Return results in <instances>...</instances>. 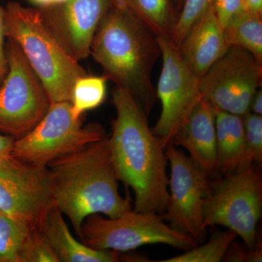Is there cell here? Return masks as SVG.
<instances>
[{"label": "cell", "instance_id": "cell-28", "mask_svg": "<svg viewBox=\"0 0 262 262\" xmlns=\"http://www.w3.org/2000/svg\"><path fill=\"white\" fill-rule=\"evenodd\" d=\"M5 8L0 6V84L8 73V65L5 51Z\"/></svg>", "mask_w": 262, "mask_h": 262}, {"label": "cell", "instance_id": "cell-26", "mask_svg": "<svg viewBox=\"0 0 262 262\" xmlns=\"http://www.w3.org/2000/svg\"><path fill=\"white\" fill-rule=\"evenodd\" d=\"M211 5L223 29L234 16L244 10L243 0H213Z\"/></svg>", "mask_w": 262, "mask_h": 262}, {"label": "cell", "instance_id": "cell-1", "mask_svg": "<svg viewBox=\"0 0 262 262\" xmlns=\"http://www.w3.org/2000/svg\"><path fill=\"white\" fill-rule=\"evenodd\" d=\"M113 101L117 115L108 141L117 179L134 191V211L163 213L169 194L165 147L128 92L116 87Z\"/></svg>", "mask_w": 262, "mask_h": 262}, {"label": "cell", "instance_id": "cell-24", "mask_svg": "<svg viewBox=\"0 0 262 262\" xmlns=\"http://www.w3.org/2000/svg\"><path fill=\"white\" fill-rule=\"evenodd\" d=\"M212 1L213 0H183L182 8L177 15L170 37L178 48L188 31L209 8Z\"/></svg>", "mask_w": 262, "mask_h": 262}, {"label": "cell", "instance_id": "cell-22", "mask_svg": "<svg viewBox=\"0 0 262 262\" xmlns=\"http://www.w3.org/2000/svg\"><path fill=\"white\" fill-rule=\"evenodd\" d=\"M237 234L228 229L226 232H216L208 242L201 246L188 250L187 252L161 262H220L223 260L227 250L235 241Z\"/></svg>", "mask_w": 262, "mask_h": 262}, {"label": "cell", "instance_id": "cell-13", "mask_svg": "<svg viewBox=\"0 0 262 262\" xmlns=\"http://www.w3.org/2000/svg\"><path fill=\"white\" fill-rule=\"evenodd\" d=\"M113 3L114 0H70L39 9L53 35L79 61L91 54L95 33Z\"/></svg>", "mask_w": 262, "mask_h": 262}, {"label": "cell", "instance_id": "cell-21", "mask_svg": "<svg viewBox=\"0 0 262 262\" xmlns=\"http://www.w3.org/2000/svg\"><path fill=\"white\" fill-rule=\"evenodd\" d=\"M107 80L104 76L89 75L76 80L70 101L76 118L80 119L82 114L102 104L106 98Z\"/></svg>", "mask_w": 262, "mask_h": 262}, {"label": "cell", "instance_id": "cell-32", "mask_svg": "<svg viewBox=\"0 0 262 262\" xmlns=\"http://www.w3.org/2000/svg\"><path fill=\"white\" fill-rule=\"evenodd\" d=\"M29 1L37 6L38 8H45L63 4L70 0H29Z\"/></svg>", "mask_w": 262, "mask_h": 262}, {"label": "cell", "instance_id": "cell-3", "mask_svg": "<svg viewBox=\"0 0 262 262\" xmlns=\"http://www.w3.org/2000/svg\"><path fill=\"white\" fill-rule=\"evenodd\" d=\"M90 55L102 67L103 76L128 92L149 117L158 100L151 72L161 56L149 27L114 1L95 33Z\"/></svg>", "mask_w": 262, "mask_h": 262}, {"label": "cell", "instance_id": "cell-2", "mask_svg": "<svg viewBox=\"0 0 262 262\" xmlns=\"http://www.w3.org/2000/svg\"><path fill=\"white\" fill-rule=\"evenodd\" d=\"M48 168L53 204L68 217L79 237L89 215L115 219L131 210L130 201L119 192L108 138L56 158Z\"/></svg>", "mask_w": 262, "mask_h": 262}, {"label": "cell", "instance_id": "cell-4", "mask_svg": "<svg viewBox=\"0 0 262 262\" xmlns=\"http://www.w3.org/2000/svg\"><path fill=\"white\" fill-rule=\"evenodd\" d=\"M5 35L20 47L51 103L71 101L76 80L89 75L46 25L39 8L10 2L5 8Z\"/></svg>", "mask_w": 262, "mask_h": 262}, {"label": "cell", "instance_id": "cell-19", "mask_svg": "<svg viewBox=\"0 0 262 262\" xmlns=\"http://www.w3.org/2000/svg\"><path fill=\"white\" fill-rule=\"evenodd\" d=\"M262 14L244 11L234 16L224 28L229 47L244 48L262 62Z\"/></svg>", "mask_w": 262, "mask_h": 262}, {"label": "cell", "instance_id": "cell-17", "mask_svg": "<svg viewBox=\"0 0 262 262\" xmlns=\"http://www.w3.org/2000/svg\"><path fill=\"white\" fill-rule=\"evenodd\" d=\"M216 168L229 174L241 170L246 155L243 117L215 108Z\"/></svg>", "mask_w": 262, "mask_h": 262}, {"label": "cell", "instance_id": "cell-20", "mask_svg": "<svg viewBox=\"0 0 262 262\" xmlns=\"http://www.w3.org/2000/svg\"><path fill=\"white\" fill-rule=\"evenodd\" d=\"M34 232L0 213V262H22L24 251Z\"/></svg>", "mask_w": 262, "mask_h": 262}, {"label": "cell", "instance_id": "cell-11", "mask_svg": "<svg viewBox=\"0 0 262 262\" xmlns=\"http://www.w3.org/2000/svg\"><path fill=\"white\" fill-rule=\"evenodd\" d=\"M262 62L239 47H229L200 80L202 97L215 110L244 117L261 89Z\"/></svg>", "mask_w": 262, "mask_h": 262}, {"label": "cell", "instance_id": "cell-31", "mask_svg": "<svg viewBox=\"0 0 262 262\" xmlns=\"http://www.w3.org/2000/svg\"><path fill=\"white\" fill-rule=\"evenodd\" d=\"M244 10L262 14V0H243Z\"/></svg>", "mask_w": 262, "mask_h": 262}, {"label": "cell", "instance_id": "cell-9", "mask_svg": "<svg viewBox=\"0 0 262 262\" xmlns=\"http://www.w3.org/2000/svg\"><path fill=\"white\" fill-rule=\"evenodd\" d=\"M51 173L48 167L0 158V213L34 231H41L53 206Z\"/></svg>", "mask_w": 262, "mask_h": 262}, {"label": "cell", "instance_id": "cell-27", "mask_svg": "<svg viewBox=\"0 0 262 262\" xmlns=\"http://www.w3.org/2000/svg\"><path fill=\"white\" fill-rule=\"evenodd\" d=\"M261 243L256 244V247L251 249L246 246L232 243L226 253L223 261L234 262H257L262 261Z\"/></svg>", "mask_w": 262, "mask_h": 262}, {"label": "cell", "instance_id": "cell-25", "mask_svg": "<svg viewBox=\"0 0 262 262\" xmlns=\"http://www.w3.org/2000/svg\"><path fill=\"white\" fill-rule=\"evenodd\" d=\"M22 262L60 261L44 234L41 231H35L24 251Z\"/></svg>", "mask_w": 262, "mask_h": 262}, {"label": "cell", "instance_id": "cell-30", "mask_svg": "<svg viewBox=\"0 0 262 262\" xmlns=\"http://www.w3.org/2000/svg\"><path fill=\"white\" fill-rule=\"evenodd\" d=\"M250 113L255 114V115H262V91L261 89H258L251 100V105H250Z\"/></svg>", "mask_w": 262, "mask_h": 262}, {"label": "cell", "instance_id": "cell-7", "mask_svg": "<svg viewBox=\"0 0 262 262\" xmlns=\"http://www.w3.org/2000/svg\"><path fill=\"white\" fill-rule=\"evenodd\" d=\"M105 136L101 125L82 126L70 101L51 103L40 122L13 143L10 155L25 163L48 167L56 158L78 151Z\"/></svg>", "mask_w": 262, "mask_h": 262}, {"label": "cell", "instance_id": "cell-14", "mask_svg": "<svg viewBox=\"0 0 262 262\" xmlns=\"http://www.w3.org/2000/svg\"><path fill=\"white\" fill-rule=\"evenodd\" d=\"M172 144L184 148L207 173L216 168L215 108L202 98L173 136Z\"/></svg>", "mask_w": 262, "mask_h": 262}, {"label": "cell", "instance_id": "cell-33", "mask_svg": "<svg viewBox=\"0 0 262 262\" xmlns=\"http://www.w3.org/2000/svg\"><path fill=\"white\" fill-rule=\"evenodd\" d=\"M174 3L176 5H178V6L180 7L181 5H182L183 0H173Z\"/></svg>", "mask_w": 262, "mask_h": 262}, {"label": "cell", "instance_id": "cell-23", "mask_svg": "<svg viewBox=\"0 0 262 262\" xmlns=\"http://www.w3.org/2000/svg\"><path fill=\"white\" fill-rule=\"evenodd\" d=\"M244 121L246 155L241 170L253 167V163L262 160V117L248 113L243 117Z\"/></svg>", "mask_w": 262, "mask_h": 262}, {"label": "cell", "instance_id": "cell-5", "mask_svg": "<svg viewBox=\"0 0 262 262\" xmlns=\"http://www.w3.org/2000/svg\"><path fill=\"white\" fill-rule=\"evenodd\" d=\"M261 213L262 179L253 167L211 182L203 209L206 229L214 225L227 227L253 249L257 244L256 227Z\"/></svg>", "mask_w": 262, "mask_h": 262}, {"label": "cell", "instance_id": "cell-16", "mask_svg": "<svg viewBox=\"0 0 262 262\" xmlns=\"http://www.w3.org/2000/svg\"><path fill=\"white\" fill-rule=\"evenodd\" d=\"M41 232L54 249L60 262L149 261L142 256L112 250H97L79 242L72 235L63 213L55 205L48 212Z\"/></svg>", "mask_w": 262, "mask_h": 262}, {"label": "cell", "instance_id": "cell-6", "mask_svg": "<svg viewBox=\"0 0 262 262\" xmlns=\"http://www.w3.org/2000/svg\"><path fill=\"white\" fill-rule=\"evenodd\" d=\"M81 241L90 248L127 252L150 244H165L188 251L198 244L174 230L160 214L134 210L115 219L89 215L81 227Z\"/></svg>", "mask_w": 262, "mask_h": 262}, {"label": "cell", "instance_id": "cell-15", "mask_svg": "<svg viewBox=\"0 0 262 262\" xmlns=\"http://www.w3.org/2000/svg\"><path fill=\"white\" fill-rule=\"evenodd\" d=\"M229 48L223 27L211 5L191 27L179 46L183 59L200 78Z\"/></svg>", "mask_w": 262, "mask_h": 262}, {"label": "cell", "instance_id": "cell-29", "mask_svg": "<svg viewBox=\"0 0 262 262\" xmlns=\"http://www.w3.org/2000/svg\"><path fill=\"white\" fill-rule=\"evenodd\" d=\"M15 139L10 136L0 134V158L10 155Z\"/></svg>", "mask_w": 262, "mask_h": 262}, {"label": "cell", "instance_id": "cell-10", "mask_svg": "<svg viewBox=\"0 0 262 262\" xmlns=\"http://www.w3.org/2000/svg\"><path fill=\"white\" fill-rule=\"evenodd\" d=\"M165 152L170 175L168 203L162 216L174 230L199 244L206 238L203 209L211 188L208 173L173 144L167 146Z\"/></svg>", "mask_w": 262, "mask_h": 262}, {"label": "cell", "instance_id": "cell-18", "mask_svg": "<svg viewBox=\"0 0 262 262\" xmlns=\"http://www.w3.org/2000/svg\"><path fill=\"white\" fill-rule=\"evenodd\" d=\"M126 8L147 26L156 37H170L177 10L172 0H114Z\"/></svg>", "mask_w": 262, "mask_h": 262}, {"label": "cell", "instance_id": "cell-8", "mask_svg": "<svg viewBox=\"0 0 262 262\" xmlns=\"http://www.w3.org/2000/svg\"><path fill=\"white\" fill-rule=\"evenodd\" d=\"M5 51L8 70L0 84V134L17 140L40 122L51 102L18 45L8 38Z\"/></svg>", "mask_w": 262, "mask_h": 262}, {"label": "cell", "instance_id": "cell-12", "mask_svg": "<svg viewBox=\"0 0 262 262\" xmlns=\"http://www.w3.org/2000/svg\"><path fill=\"white\" fill-rule=\"evenodd\" d=\"M163 67L156 90L162 110L151 128L166 147L196 103L201 99L200 78L181 56L178 46L170 37H157Z\"/></svg>", "mask_w": 262, "mask_h": 262}]
</instances>
